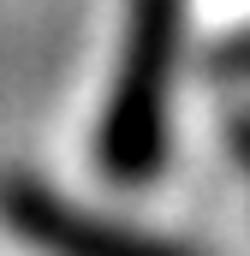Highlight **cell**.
<instances>
[{
    "label": "cell",
    "instance_id": "obj_1",
    "mask_svg": "<svg viewBox=\"0 0 250 256\" xmlns=\"http://www.w3.org/2000/svg\"><path fill=\"white\" fill-rule=\"evenodd\" d=\"M185 24H190V0H131V12H125L114 90H108L102 126H96V161L120 185H143L167 167Z\"/></svg>",
    "mask_w": 250,
    "mask_h": 256
},
{
    "label": "cell",
    "instance_id": "obj_2",
    "mask_svg": "<svg viewBox=\"0 0 250 256\" xmlns=\"http://www.w3.org/2000/svg\"><path fill=\"white\" fill-rule=\"evenodd\" d=\"M0 226L36 256H196L161 232H143L131 220H114L78 196L54 191L48 179H30V173L0 179Z\"/></svg>",
    "mask_w": 250,
    "mask_h": 256
},
{
    "label": "cell",
    "instance_id": "obj_3",
    "mask_svg": "<svg viewBox=\"0 0 250 256\" xmlns=\"http://www.w3.org/2000/svg\"><path fill=\"white\" fill-rule=\"evenodd\" d=\"M238 161L250 167V126H238Z\"/></svg>",
    "mask_w": 250,
    "mask_h": 256
}]
</instances>
